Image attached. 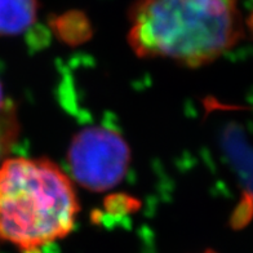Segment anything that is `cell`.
I'll return each instance as SVG.
<instances>
[{
  "instance_id": "6",
  "label": "cell",
  "mask_w": 253,
  "mask_h": 253,
  "mask_svg": "<svg viewBox=\"0 0 253 253\" xmlns=\"http://www.w3.org/2000/svg\"><path fill=\"white\" fill-rule=\"evenodd\" d=\"M20 126L17 123L16 114L13 107L10 106L0 114V166L7 159L10 147L13 146L14 141L18 137Z\"/></svg>"
},
{
  "instance_id": "2",
  "label": "cell",
  "mask_w": 253,
  "mask_h": 253,
  "mask_svg": "<svg viewBox=\"0 0 253 253\" xmlns=\"http://www.w3.org/2000/svg\"><path fill=\"white\" fill-rule=\"evenodd\" d=\"M79 202L56 163L7 158L0 166V240L33 253L71 233Z\"/></svg>"
},
{
  "instance_id": "5",
  "label": "cell",
  "mask_w": 253,
  "mask_h": 253,
  "mask_svg": "<svg viewBox=\"0 0 253 253\" xmlns=\"http://www.w3.org/2000/svg\"><path fill=\"white\" fill-rule=\"evenodd\" d=\"M54 26L58 29L60 34L65 38L71 39H83L89 33V22L85 14L78 10L67 12L63 16L58 17Z\"/></svg>"
},
{
  "instance_id": "4",
  "label": "cell",
  "mask_w": 253,
  "mask_h": 253,
  "mask_svg": "<svg viewBox=\"0 0 253 253\" xmlns=\"http://www.w3.org/2000/svg\"><path fill=\"white\" fill-rule=\"evenodd\" d=\"M38 0H0V37H14L35 24Z\"/></svg>"
},
{
  "instance_id": "1",
  "label": "cell",
  "mask_w": 253,
  "mask_h": 253,
  "mask_svg": "<svg viewBox=\"0 0 253 253\" xmlns=\"http://www.w3.org/2000/svg\"><path fill=\"white\" fill-rule=\"evenodd\" d=\"M129 21L136 56L187 67L213 62L244 35L238 0H137Z\"/></svg>"
},
{
  "instance_id": "3",
  "label": "cell",
  "mask_w": 253,
  "mask_h": 253,
  "mask_svg": "<svg viewBox=\"0 0 253 253\" xmlns=\"http://www.w3.org/2000/svg\"><path fill=\"white\" fill-rule=\"evenodd\" d=\"M129 160V147L123 137L101 126L80 130L69 149L74 178L92 191L118 185L123 180Z\"/></svg>"
},
{
  "instance_id": "9",
  "label": "cell",
  "mask_w": 253,
  "mask_h": 253,
  "mask_svg": "<svg viewBox=\"0 0 253 253\" xmlns=\"http://www.w3.org/2000/svg\"><path fill=\"white\" fill-rule=\"evenodd\" d=\"M203 253H216V252H213V251H206V252Z\"/></svg>"
},
{
  "instance_id": "8",
  "label": "cell",
  "mask_w": 253,
  "mask_h": 253,
  "mask_svg": "<svg viewBox=\"0 0 253 253\" xmlns=\"http://www.w3.org/2000/svg\"><path fill=\"white\" fill-rule=\"evenodd\" d=\"M248 25H250L251 30H252V33H253V12H252V14H251L250 20H248Z\"/></svg>"
},
{
  "instance_id": "7",
  "label": "cell",
  "mask_w": 253,
  "mask_h": 253,
  "mask_svg": "<svg viewBox=\"0 0 253 253\" xmlns=\"http://www.w3.org/2000/svg\"><path fill=\"white\" fill-rule=\"evenodd\" d=\"M12 106L9 102H7V101L4 100V93H3V87H1V83H0V114L3 113V111H5L7 109H9V107Z\"/></svg>"
}]
</instances>
